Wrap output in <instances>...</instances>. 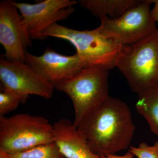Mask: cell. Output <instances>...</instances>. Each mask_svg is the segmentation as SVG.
<instances>
[{
    "label": "cell",
    "mask_w": 158,
    "mask_h": 158,
    "mask_svg": "<svg viewBox=\"0 0 158 158\" xmlns=\"http://www.w3.org/2000/svg\"><path fill=\"white\" fill-rule=\"evenodd\" d=\"M76 127L91 151L100 156L129 149L136 130L127 104L110 96Z\"/></svg>",
    "instance_id": "6da1fadb"
},
{
    "label": "cell",
    "mask_w": 158,
    "mask_h": 158,
    "mask_svg": "<svg viewBox=\"0 0 158 158\" xmlns=\"http://www.w3.org/2000/svg\"><path fill=\"white\" fill-rule=\"evenodd\" d=\"M110 70L103 65H90L55 86V89L64 92L71 100L76 126L110 96Z\"/></svg>",
    "instance_id": "7a4b0ae2"
},
{
    "label": "cell",
    "mask_w": 158,
    "mask_h": 158,
    "mask_svg": "<svg viewBox=\"0 0 158 158\" xmlns=\"http://www.w3.org/2000/svg\"><path fill=\"white\" fill-rule=\"evenodd\" d=\"M43 35L46 38L56 37L70 43L75 48L76 54L88 66L102 65L110 70L116 67L123 47L116 39L98 27L79 31L56 23L47 29Z\"/></svg>",
    "instance_id": "3957f363"
},
{
    "label": "cell",
    "mask_w": 158,
    "mask_h": 158,
    "mask_svg": "<svg viewBox=\"0 0 158 158\" xmlns=\"http://www.w3.org/2000/svg\"><path fill=\"white\" fill-rule=\"evenodd\" d=\"M116 67L134 93L158 87V33L131 45L123 46Z\"/></svg>",
    "instance_id": "277c9868"
},
{
    "label": "cell",
    "mask_w": 158,
    "mask_h": 158,
    "mask_svg": "<svg viewBox=\"0 0 158 158\" xmlns=\"http://www.w3.org/2000/svg\"><path fill=\"white\" fill-rule=\"evenodd\" d=\"M53 142V126L43 116L28 113L0 116V149L8 154Z\"/></svg>",
    "instance_id": "5b68a950"
},
{
    "label": "cell",
    "mask_w": 158,
    "mask_h": 158,
    "mask_svg": "<svg viewBox=\"0 0 158 158\" xmlns=\"http://www.w3.org/2000/svg\"><path fill=\"white\" fill-rule=\"evenodd\" d=\"M152 3V0L141 1L120 17L102 18L98 28L122 46L145 40L158 33L156 22L151 13Z\"/></svg>",
    "instance_id": "8992f818"
},
{
    "label": "cell",
    "mask_w": 158,
    "mask_h": 158,
    "mask_svg": "<svg viewBox=\"0 0 158 158\" xmlns=\"http://www.w3.org/2000/svg\"><path fill=\"white\" fill-rule=\"evenodd\" d=\"M0 59L1 87L11 91L25 103L30 95L46 99L52 96L54 86L36 73L25 62Z\"/></svg>",
    "instance_id": "52a82bcc"
},
{
    "label": "cell",
    "mask_w": 158,
    "mask_h": 158,
    "mask_svg": "<svg viewBox=\"0 0 158 158\" xmlns=\"http://www.w3.org/2000/svg\"><path fill=\"white\" fill-rule=\"evenodd\" d=\"M20 12L23 25L31 39L44 40V31L57 22L67 19L74 12V0H44L36 4L12 1Z\"/></svg>",
    "instance_id": "ba28073f"
},
{
    "label": "cell",
    "mask_w": 158,
    "mask_h": 158,
    "mask_svg": "<svg viewBox=\"0 0 158 158\" xmlns=\"http://www.w3.org/2000/svg\"><path fill=\"white\" fill-rule=\"evenodd\" d=\"M0 43L5 49V59L25 62L31 38L18 9L10 0L0 2Z\"/></svg>",
    "instance_id": "9c48e42d"
},
{
    "label": "cell",
    "mask_w": 158,
    "mask_h": 158,
    "mask_svg": "<svg viewBox=\"0 0 158 158\" xmlns=\"http://www.w3.org/2000/svg\"><path fill=\"white\" fill-rule=\"evenodd\" d=\"M25 63L54 88L88 66L76 53L64 56L48 48L40 56H34L27 51Z\"/></svg>",
    "instance_id": "30bf717a"
},
{
    "label": "cell",
    "mask_w": 158,
    "mask_h": 158,
    "mask_svg": "<svg viewBox=\"0 0 158 158\" xmlns=\"http://www.w3.org/2000/svg\"><path fill=\"white\" fill-rule=\"evenodd\" d=\"M54 142L65 158H101L90 149L88 142L73 123L66 118L55 122Z\"/></svg>",
    "instance_id": "8fae6325"
},
{
    "label": "cell",
    "mask_w": 158,
    "mask_h": 158,
    "mask_svg": "<svg viewBox=\"0 0 158 158\" xmlns=\"http://www.w3.org/2000/svg\"><path fill=\"white\" fill-rule=\"evenodd\" d=\"M141 2L140 0H80L78 2L95 17L114 19L120 17Z\"/></svg>",
    "instance_id": "7c38bea8"
},
{
    "label": "cell",
    "mask_w": 158,
    "mask_h": 158,
    "mask_svg": "<svg viewBox=\"0 0 158 158\" xmlns=\"http://www.w3.org/2000/svg\"><path fill=\"white\" fill-rule=\"evenodd\" d=\"M135 107L138 114L147 121L152 132L158 137V87L138 94Z\"/></svg>",
    "instance_id": "4fadbf2b"
},
{
    "label": "cell",
    "mask_w": 158,
    "mask_h": 158,
    "mask_svg": "<svg viewBox=\"0 0 158 158\" xmlns=\"http://www.w3.org/2000/svg\"><path fill=\"white\" fill-rule=\"evenodd\" d=\"M5 153L8 158H65L54 142L15 154L9 155Z\"/></svg>",
    "instance_id": "5bb4252c"
},
{
    "label": "cell",
    "mask_w": 158,
    "mask_h": 158,
    "mask_svg": "<svg viewBox=\"0 0 158 158\" xmlns=\"http://www.w3.org/2000/svg\"><path fill=\"white\" fill-rule=\"evenodd\" d=\"M20 103H22L20 100L14 93L1 87L0 116H4L16 110Z\"/></svg>",
    "instance_id": "9a60e30c"
},
{
    "label": "cell",
    "mask_w": 158,
    "mask_h": 158,
    "mask_svg": "<svg viewBox=\"0 0 158 158\" xmlns=\"http://www.w3.org/2000/svg\"><path fill=\"white\" fill-rule=\"evenodd\" d=\"M128 150L138 158H158V141L151 146L141 142L138 147L130 146Z\"/></svg>",
    "instance_id": "2e32d148"
},
{
    "label": "cell",
    "mask_w": 158,
    "mask_h": 158,
    "mask_svg": "<svg viewBox=\"0 0 158 158\" xmlns=\"http://www.w3.org/2000/svg\"><path fill=\"white\" fill-rule=\"evenodd\" d=\"M152 3L154 4V6L152 9L151 10L152 16L156 22L158 23V0H152Z\"/></svg>",
    "instance_id": "e0dca14e"
},
{
    "label": "cell",
    "mask_w": 158,
    "mask_h": 158,
    "mask_svg": "<svg viewBox=\"0 0 158 158\" xmlns=\"http://www.w3.org/2000/svg\"><path fill=\"white\" fill-rule=\"evenodd\" d=\"M101 158H136L132 153L128 151L124 155L118 156L116 154L110 155L106 156H102Z\"/></svg>",
    "instance_id": "ac0fdd59"
},
{
    "label": "cell",
    "mask_w": 158,
    "mask_h": 158,
    "mask_svg": "<svg viewBox=\"0 0 158 158\" xmlns=\"http://www.w3.org/2000/svg\"><path fill=\"white\" fill-rule=\"evenodd\" d=\"M0 158H8L6 156L5 152L1 149H0Z\"/></svg>",
    "instance_id": "d6986e66"
}]
</instances>
